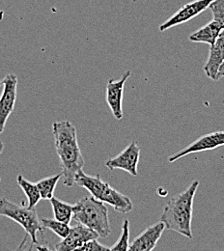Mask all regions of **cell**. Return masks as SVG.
<instances>
[{
  "label": "cell",
  "instance_id": "obj_3",
  "mask_svg": "<svg viewBox=\"0 0 224 251\" xmlns=\"http://www.w3.org/2000/svg\"><path fill=\"white\" fill-rule=\"evenodd\" d=\"M75 184L80 188H85L92 197L110 205L115 211L121 214H128L133 209V204L129 197L102 181L100 175L90 176L81 171L77 175Z\"/></svg>",
  "mask_w": 224,
  "mask_h": 251
},
{
  "label": "cell",
  "instance_id": "obj_9",
  "mask_svg": "<svg viewBox=\"0 0 224 251\" xmlns=\"http://www.w3.org/2000/svg\"><path fill=\"white\" fill-rule=\"evenodd\" d=\"M3 92L0 97V134L3 132L7 120L13 112L17 100L18 78L15 75H7L2 80Z\"/></svg>",
  "mask_w": 224,
  "mask_h": 251
},
{
  "label": "cell",
  "instance_id": "obj_15",
  "mask_svg": "<svg viewBox=\"0 0 224 251\" xmlns=\"http://www.w3.org/2000/svg\"><path fill=\"white\" fill-rule=\"evenodd\" d=\"M50 201L52 207L54 219L58 221L64 222L66 224H70L71 220L73 219L74 205H70L54 196Z\"/></svg>",
  "mask_w": 224,
  "mask_h": 251
},
{
  "label": "cell",
  "instance_id": "obj_2",
  "mask_svg": "<svg viewBox=\"0 0 224 251\" xmlns=\"http://www.w3.org/2000/svg\"><path fill=\"white\" fill-rule=\"evenodd\" d=\"M199 185V181H193L186 190L174 195L166 203L160 220L165 229L192 239L193 200Z\"/></svg>",
  "mask_w": 224,
  "mask_h": 251
},
{
  "label": "cell",
  "instance_id": "obj_19",
  "mask_svg": "<svg viewBox=\"0 0 224 251\" xmlns=\"http://www.w3.org/2000/svg\"><path fill=\"white\" fill-rule=\"evenodd\" d=\"M129 221L123 220L121 235L118 241L110 248V251H128L129 250Z\"/></svg>",
  "mask_w": 224,
  "mask_h": 251
},
{
  "label": "cell",
  "instance_id": "obj_5",
  "mask_svg": "<svg viewBox=\"0 0 224 251\" xmlns=\"http://www.w3.org/2000/svg\"><path fill=\"white\" fill-rule=\"evenodd\" d=\"M0 217H6L19 223L30 237L33 244L39 245L38 233H43L44 227L34 208H29L25 202L17 205L3 198L0 200Z\"/></svg>",
  "mask_w": 224,
  "mask_h": 251
},
{
  "label": "cell",
  "instance_id": "obj_12",
  "mask_svg": "<svg viewBox=\"0 0 224 251\" xmlns=\"http://www.w3.org/2000/svg\"><path fill=\"white\" fill-rule=\"evenodd\" d=\"M165 225L159 221L146 228L140 235L134 238L129 244L128 251H153L157 247L163 232Z\"/></svg>",
  "mask_w": 224,
  "mask_h": 251
},
{
  "label": "cell",
  "instance_id": "obj_21",
  "mask_svg": "<svg viewBox=\"0 0 224 251\" xmlns=\"http://www.w3.org/2000/svg\"><path fill=\"white\" fill-rule=\"evenodd\" d=\"M75 251H110V248L102 246L97 240H91Z\"/></svg>",
  "mask_w": 224,
  "mask_h": 251
},
{
  "label": "cell",
  "instance_id": "obj_1",
  "mask_svg": "<svg viewBox=\"0 0 224 251\" xmlns=\"http://www.w3.org/2000/svg\"><path fill=\"white\" fill-rule=\"evenodd\" d=\"M52 132L62 168L63 184L73 187L85 163L78 145L76 128L70 121H57L52 124Z\"/></svg>",
  "mask_w": 224,
  "mask_h": 251
},
{
  "label": "cell",
  "instance_id": "obj_14",
  "mask_svg": "<svg viewBox=\"0 0 224 251\" xmlns=\"http://www.w3.org/2000/svg\"><path fill=\"white\" fill-rule=\"evenodd\" d=\"M223 30V27L217 22L212 21L199 30L192 34L190 36V41L193 43L208 44L212 47L215 45Z\"/></svg>",
  "mask_w": 224,
  "mask_h": 251
},
{
  "label": "cell",
  "instance_id": "obj_4",
  "mask_svg": "<svg viewBox=\"0 0 224 251\" xmlns=\"http://www.w3.org/2000/svg\"><path fill=\"white\" fill-rule=\"evenodd\" d=\"M73 219L95 231L99 237L107 238L111 233L107 208L92 196L84 197L74 205Z\"/></svg>",
  "mask_w": 224,
  "mask_h": 251
},
{
  "label": "cell",
  "instance_id": "obj_24",
  "mask_svg": "<svg viewBox=\"0 0 224 251\" xmlns=\"http://www.w3.org/2000/svg\"><path fill=\"white\" fill-rule=\"evenodd\" d=\"M36 249H37V251H51L48 247H46V246H40V245H37Z\"/></svg>",
  "mask_w": 224,
  "mask_h": 251
},
{
  "label": "cell",
  "instance_id": "obj_11",
  "mask_svg": "<svg viewBox=\"0 0 224 251\" xmlns=\"http://www.w3.org/2000/svg\"><path fill=\"white\" fill-rule=\"evenodd\" d=\"M98 238L99 235L95 231L81 224H77L72 227L67 237L54 247V251H75L85 243L91 240H97Z\"/></svg>",
  "mask_w": 224,
  "mask_h": 251
},
{
  "label": "cell",
  "instance_id": "obj_10",
  "mask_svg": "<svg viewBox=\"0 0 224 251\" xmlns=\"http://www.w3.org/2000/svg\"><path fill=\"white\" fill-rule=\"evenodd\" d=\"M130 76V72L128 71L124 74V75L119 79H109L106 85L105 92V100L110 108L113 116L117 120H121L123 118V92L125 84Z\"/></svg>",
  "mask_w": 224,
  "mask_h": 251
},
{
  "label": "cell",
  "instance_id": "obj_13",
  "mask_svg": "<svg viewBox=\"0 0 224 251\" xmlns=\"http://www.w3.org/2000/svg\"><path fill=\"white\" fill-rule=\"evenodd\" d=\"M224 62V39L219 37L214 46L210 49L208 61L204 66V72L207 77L217 80L219 71Z\"/></svg>",
  "mask_w": 224,
  "mask_h": 251
},
{
  "label": "cell",
  "instance_id": "obj_27",
  "mask_svg": "<svg viewBox=\"0 0 224 251\" xmlns=\"http://www.w3.org/2000/svg\"><path fill=\"white\" fill-rule=\"evenodd\" d=\"M1 85H2V80H0V87H1Z\"/></svg>",
  "mask_w": 224,
  "mask_h": 251
},
{
  "label": "cell",
  "instance_id": "obj_7",
  "mask_svg": "<svg viewBox=\"0 0 224 251\" xmlns=\"http://www.w3.org/2000/svg\"><path fill=\"white\" fill-rule=\"evenodd\" d=\"M221 146H224V131H215L212 133H208L199 137L197 140L192 142V144H190L180 152L170 156L168 157V162L172 163L188 155L211 151Z\"/></svg>",
  "mask_w": 224,
  "mask_h": 251
},
{
  "label": "cell",
  "instance_id": "obj_8",
  "mask_svg": "<svg viewBox=\"0 0 224 251\" xmlns=\"http://www.w3.org/2000/svg\"><path fill=\"white\" fill-rule=\"evenodd\" d=\"M215 0H194L184 5L177 13L160 25V31L164 32L174 26L186 24L207 10Z\"/></svg>",
  "mask_w": 224,
  "mask_h": 251
},
{
  "label": "cell",
  "instance_id": "obj_22",
  "mask_svg": "<svg viewBox=\"0 0 224 251\" xmlns=\"http://www.w3.org/2000/svg\"><path fill=\"white\" fill-rule=\"evenodd\" d=\"M28 238L29 236L26 234L24 238V240L22 241V243L20 244V246L18 247V249L15 251H38L36 247H34V244L31 242V244L29 246H27V242H28Z\"/></svg>",
  "mask_w": 224,
  "mask_h": 251
},
{
  "label": "cell",
  "instance_id": "obj_23",
  "mask_svg": "<svg viewBox=\"0 0 224 251\" xmlns=\"http://www.w3.org/2000/svg\"><path fill=\"white\" fill-rule=\"evenodd\" d=\"M224 62L223 65H222V67H221V69H220V71H219V74H218V75H217V80H220V79H222V78H224Z\"/></svg>",
  "mask_w": 224,
  "mask_h": 251
},
{
  "label": "cell",
  "instance_id": "obj_18",
  "mask_svg": "<svg viewBox=\"0 0 224 251\" xmlns=\"http://www.w3.org/2000/svg\"><path fill=\"white\" fill-rule=\"evenodd\" d=\"M41 223L44 228L50 229V231H52L55 235H57L61 239H64L65 237H67V235L69 234V232L71 230V227L69 226V224L58 221L55 219L54 220L43 219L41 220Z\"/></svg>",
  "mask_w": 224,
  "mask_h": 251
},
{
  "label": "cell",
  "instance_id": "obj_26",
  "mask_svg": "<svg viewBox=\"0 0 224 251\" xmlns=\"http://www.w3.org/2000/svg\"><path fill=\"white\" fill-rule=\"evenodd\" d=\"M220 37H222V38H224V29L222 31V33H221V35H220Z\"/></svg>",
  "mask_w": 224,
  "mask_h": 251
},
{
  "label": "cell",
  "instance_id": "obj_16",
  "mask_svg": "<svg viewBox=\"0 0 224 251\" xmlns=\"http://www.w3.org/2000/svg\"><path fill=\"white\" fill-rule=\"evenodd\" d=\"M17 183L20 186V188L24 190L27 199H28V207L35 208V206L39 203V201L42 199L40 191L37 188V185L27 181L25 179L22 175H19L17 178Z\"/></svg>",
  "mask_w": 224,
  "mask_h": 251
},
{
  "label": "cell",
  "instance_id": "obj_28",
  "mask_svg": "<svg viewBox=\"0 0 224 251\" xmlns=\"http://www.w3.org/2000/svg\"><path fill=\"white\" fill-rule=\"evenodd\" d=\"M0 182H1V179H0Z\"/></svg>",
  "mask_w": 224,
  "mask_h": 251
},
{
  "label": "cell",
  "instance_id": "obj_25",
  "mask_svg": "<svg viewBox=\"0 0 224 251\" xmlns=\"http://www.w3.org/2000/svg\"><path fill=\"white\" fill-rule=\"evenodd\" d=\"M2 151H3V143H2V141L0 140V155H1Z\"/></svg>",
  "mask_w": 224,
  "mask_h": 251
},
{
  "label": "cell",
  "instance_id": "obj_20",
  "mask_svg": "<svg viewBox=\"0 0 224 251\" xmlns=\"http://www.w3.org/2000/svg\"><path fill=\"white\" fill-rule=\"evenodd\" d=\"M213 13V21L217 22L224 29V0H215L209 7Z\"/></svg>",
  "mask_w": 224,
  "mask_h": 251
},
{
  "label": "cell",
  "instance_id": "obj_17",
  "mask_svg": "<svg viewBox=\"0 0 224 251\" xmlns=\"http://www.w3.org/2000/svg\"><path fill=\"white\" fill-rule=\"evenodd\" d=\"M61 177H62V173H59L54 176L45 178V179L39 181L38 183H36L42 199L50 200L53 197L54 189L56 188V185L59 182Z\"/></svg>",
  "mask_w": 224,
  "mask_h": 251
},
{
  "label": "cell",
  "instance_id": "obj_6",
  "mask_svg": "<svg viewBox=\"0 0 224 251\" xmlns=\"http://www.w3.org/2000/svg\"><path fill=\"white\" fill-rule=\"evenodd\" d=\"M140 157V147L136 142H131L115 157H112L105 162V166L110 170H123L133 177L138 175V162Z\"/></svg>",
  "mask_w": 224,
  "mask_h": 251
}]
</instances>
